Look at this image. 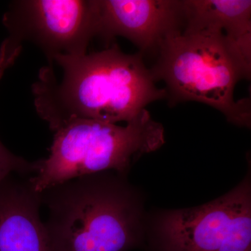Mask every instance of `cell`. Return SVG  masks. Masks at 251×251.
Listing matches in <instances>:
<instances>
[{
    "label": "cell",
    "mask_w": 251,
    "mask_h": 251,
    "mask_svg": "<svg viewBox=\"0 0 251 251\" xmlns=\"http://www.w3.org/2000/svg\"><path fill=\"white\" fill-rule=\"evenodd\" d=\"M140 52L117 44L99 52L59 55L42 68L32 85L34 106L54 131L74 120L126 123L149 104L168 98Z\"/></svg>",
    "instance_id": "6da1fadb"
},
{
    "label": "cell",
    "mask_w": 251,
    "mask_h": 251,
    "mask_svg": "<svg viewBox=\"0 0 251 251\" xmlns=\"http://www.w3.org/2000/svg\"><path fill=\"white\" fill-rule=\"evenodd\" d=\"M125 177L104 172L40 193L54 251H128L145 244L143 205Z\"/></svg>",
    "instance_id": "7a4b0ae2"
},
{
    "label": "cell",
    "mask_w": 251,
    "mask_h": 251,
    "mask_svg": "<svg viewBox=\"0 0 251 251\" xmlns=\"http://www.w3.org/2000/svg\"><path fill=\"white\" fill-rule=\"evenodd\" d=\"M151 72L166 85L169 103L196 101L212 107L232 125L250 128L249 98L236 100L234 88L250 79L244 64L222 31H184L167 39Z\"/></svg>",
    "instance_id": "3957f363"
},
{
    "label": "cell",
    "mask_w": 251,
    "mask_h": 251,
    "mask_svg": "<svg viewBox=\"0 0 251 251\" xmlns=\"http://www.w3.org/2000/svg\"><path fill=\"white\" fill-rule=\"evenodd\" d=\"M53 132L49 157L37 161L35 176L29 178L39 193L86 175L114 172L126 176L138 158L166 143L164 127L147 109L125 126L80 119Z\"/></svg>",
    "instance_id": "277c9868"
},
{
    "label": "cell",
    "mask_w": 251,
    "mask_h": 251,
    "mask_svg": "<svg viewBox=\"0 0 251 251\" xmlns=\"http://www.w3.org/2000/svg\"><path fill=\"white\" fill-rule=\"evenodd\" d=\"M2 23L9 36L0 47L1 67L14 64L25 41L39 48L50 64L57 56L87 53L98 35V0L14 1Z\"/></svg>",
    "instance_id": "5b68a950"
},
{
    "label": "cell",
    "mask_w": 251,
    "mask_h": 251,
    "mask_svg": "<svg viewBox=\"0 0 251 251\" xmlns=\"http://www.w3.org/2000/svg\"><path fill=\"white\" fill-rule=\"evenodd\" d=\"M150 247L151 251H251L250 172L210 202L161 213Z\"/></svg>",
    "instance_id": "8992f818"
},
{
    "label": "cell",
    "mask_w": 251,
    "mask_h": 251,
    "mask_svg": "<svg viewBox=\"0 0 251 251\" xmlns=\"http://www.w3.org/2000/svg\"><path fill=\"white\" fill-rule=\"evenodd\" d=\"M98 35L108 47L117 36L140 53L158 54L163 43L184 29L181 0H98Z\"/></svg>",
    "instance_id": "52a82bcc"
},
{
    "label": "cell",
    "mask_w": 251,
    "mask_h": 251,
    "mask_svg": "<svg viewBox=\"0 0 251 251\" xmlns=\"http://www.w3.org/2000/svg\"><path fill=\"white\" fill-rule=\"evenodd\" d=\"M0 184V251H54L40 217L41 198L30 180Z\"/></svg>",
    "instance_id": "ba28073f"
},
{
    "label": "cell",
    "mask_w": 251,
    "mask_h": 251,
    "mask_svg": "<svg viewBox=\"0 0 251 251\" xmlns=\"http://www.w3.org/2000/svg\"><path fill=\"white\" fill-rule=\"evenodd\" d=\"M184 31H222L243 62L251 67V1L183 0Z\"/></svg>",
    "instance_id": "9c48e42d"
},
{
    "label": "cell",
    "mask_w": 251,
    "mask_h": 251,
    "mask_svg": "<svg viewBox=\"0 0 251 251\" xmlns=\"http://www.w3.org/2000/svg\"><path fill=\"white\" fill-rule=\"evenodd\" d=\"M37 161L29 162L9 151L0 141V184L13 174L26 175L36 173Z\"/></svg>",
    "instance_id": "30bf717a"
}]
</instances>
